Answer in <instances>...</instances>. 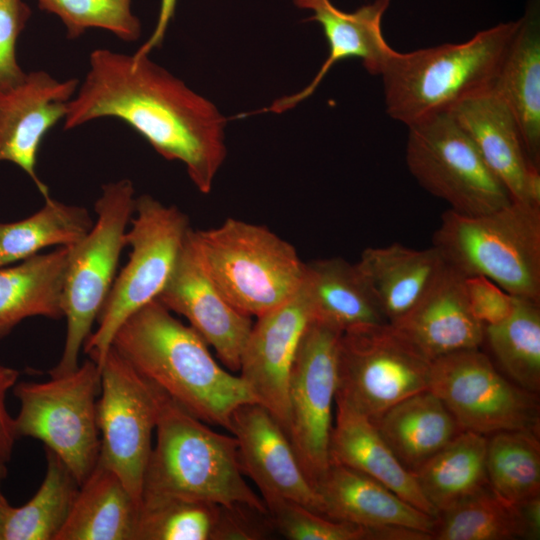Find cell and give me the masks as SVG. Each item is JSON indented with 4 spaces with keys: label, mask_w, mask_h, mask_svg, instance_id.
<instances>
[{
    "label": "cell",
    "mask_w": 540,
    "mask_h": 540,
    "mask_svg": "<svg viewBox=\"0 0 540 540\" xmlns=\"http://www.w3.org/2000/svg\"><path fill=\"white\" fill-rule=\"evenodd\" d=\"M116 118L141 135L163 158L186 167L194 186L208 194L226 158V118L207 98L153 62L99 48L68 104L64 129Z\"/></svg>",
    "instance_id": "1"
},
{
    "label": "cell",
    "mask_w": 540,
    "mask_h": 540,
    "mask_svg": "<svg viewBox=\"0 0 540 540\" xmlns=\"http://www.w3.org/2000/svg\"><path fill=\"white\" fill-rule=\"evenodd\" d=\"M11 506L0 489V540H4L5 524Z\"/></svg>",
    "instance_id": "45"
},
{
    "label": "cell",
    "mask_w": 540,
    "mask_h": 540,
    "mask_svg": "<svg viewBox=\"0 0 540 540\" xmlns=\"http://www.w3.org/2000/svg\"><path fill=\"white\" fill-rule=\"evenodd\" d=\"M484 341L505 374L532 392L540 389V302L516 297L511 315L484 327Z\"/></svg>",
    "instance_id": "33"
},
{
    "label": "cell",
    "mask_w": 540,
    "mask_h": 540,
    "mask_svg": "<svg viewBox=\"0 0 540 540\" xmlns=\"http://www.w3.org/2000/svg\"><path fill=\"white\" fill-rule=\"evenodd\" d=\"M188 236L157 300L171 312L185 317L215 350L226 369L238 371L252 318L234 308L216 288L201 266Z\"/></svg>",
    "instance_id": "18"
},
{
    "label": "cell",
    "mask_w": 540,
    "mask_h": 540,
    "mask_svg": "<svg viewBox=\"0 0 540 540\" xmlns=\"http://www.w3.org/2000/svg\"><path fill=\"white\" fill-rule=\"evenodd\" d=\"M275 530L289 540H370L367 528L331 519L285 498L263 500Z\"/></svg>",
    "instance_id": "38"
},
{
    "label": "cell",
    "mask_w": 540,
    "mask_h": 540,
    "mask_svg": "<svg viewBox=\"0 0 540 540\" xmlns=\"http://www.w3.org/2000/svg\"><path fill=\"white\" fill-rule=\"evenodd\" d=\"M100 369L91 359L65 375L44 382L18 381L14 417L17 437L44 443L70 469L81 485L100 457L97 399Z\"/></svg>",
    "instance_id": "9"
},
{
    "label": "cell",
    "mask_w": 540,
    "mask_h": 540,
    "mask_svg": "<svg viewBox=\"0 0 540 540\" xmlns=\"http://www.w3.org/2000/svg\"><path fill=\"white\" fill-rule=\"evenodd\" d=\"M341 334L340 330L313 320L300 341L290 374L288 437L314 489L330 465Z\"/></svg>",
    "instance_id": "14"
},
{
    "label": "cell",
    "mask_w": 540,
    "mask_h": 540,
    "mask_svg": "<svg viewBox=\"0 0 540 540\" xmlns=\"http://www.w3.org/2000/svg\"><path fill=\"white\" fill-rule=\"evenodd\" d=\"M139 506L116 473L98 460L56 540H135Z\"/></svg>",
    "instance_id": "28"
},
{
    "label": "cell",
    "mask_w": 540,
    "mask_h": 540,
    "mask_svg": "<svg viewBox=\"0 0 540 540\" xmlns=\"http://www.w3.org/2000/svg\"><path fill=\"white\" fill-rule=\"evenodd\" d=\"M99 369V460L116 473L140 505L162 390L112 346Z\"/></svg>",
    "instance_id": "12"
},
{
    "label": "cell",
    "mask_w": 540,
    "mask_h": 540,
    "mask_svg": "<svg viewBox=\"0 0 540 540\" xmlns=\"http://www.w3.org/2000/svg\"><path fill=\"white\" fill-rule=\"evenodd\" d=\"M176 4L177 0H161L156 26L148 40L134 53L135 55H149L152 49L162 44L169 23L174 17Z\"/></svg>",
    "instance_id": "43"
},
{
    "label": "cell",
    "mask_w": 540,
    "mask_h": 540,
    "mask_svg": "<svg viewBox=\"0 0 540 540\" xmlns=\"http://www.w3.org/2000/svg\"><path fill=\"white\" fill-rule=\"evenodd\" d=\"M465 291L473 316L485 327L507 319L514 310L513 296L484 276H465Z\"/></svg>",
    "instance_id": "41"
},
{
    "label": "cell",
    "mask_w": 540,
    "mask_h": 540,
    "mask_svg": "<svg viewBox=\"0 0 540 540\" xmlns=\"http://www.w3.org/2000/svg\"><path fill=\"white\" fill-rule=\"evenodd\" d=\"M486 469L489 485L504 499L519 504L540 496L539 434L501 431L487 438Z\"/></svg>",
    "instance_id": "34"
},
{
    "label": "cell",
    "mask_w": 540,
    "mask_h": 540,
    "mask_svg": "<svg viewBox=\"0 0 540 540\" xmlns=\"http://www.w3.org/2000/svg\"><path fill=\"white\" fill-rule=\"evenodd\" d=\"M38 7L56 15L65 26L69 39H76L88 29L111 32L123 41H136L141 23L132 12V0H37Z\"/></svg>",
    "instance_id": "37"
},
{
    "label": "cell",
    "mask_w": 540,
    "mask_h": 540,
    "mask_svg": "<svg viewBox=\"0 0 540 540\" xmlns=\"http://www.w3.org/2000/svg\"><path fill=\"white\" fill-rule=\"evenodd\" d=\"M135 203L131 180L103 185L94 205L93 227L71 246L62 293L65 343L59 362L49 371L50 376L69 374L79 367L80 352L114 283Z\"/></svg>",
    "instance_id": "7"
},
{
    "label": "cell",
    "mask_w": 540,
    "mask_h": 540,
    "mask_svg": "<svg viewBox=\"0 0 540 540\" xmlns=\"http://www.w3.org/2000/svg\"><path fill=\"white\" fill-rule=\"evenodd\" d=\"M219 511L208 501L142 495L135 540H213Z\"/></svg>",
    "instance_id": "36"
},
{
    "label": "cell",
    "mask_w": 540,
    "mask_h": 540,
    "mask_svg": "<svg viewBox=\"0 0 540 540\" xmlns=\"http://www.w3.org/2000/svg\"><path fill=\"white\" fill-rule=\"evenodd\" d=\"M277 533L268 511L243 503L220 505L213 540H264Z\"/></svg>",
    "instance_id": "40"
},
{
    "label": "cell",
    "mask_w": 540,
    "mask_h": 540,
    "mask_svg": "<svg viewBox=\"0 0 540 540\" xmlns=\"http://www.w3.org/2000/svg\"><path fill=\"white\" fill-rule=\"evenodd\" d=\"M526 530V539L540 538V496L518 504Z\"/></svg>",
    "instance_id": "44"
},
{
    "label": "cell",
    "mask_w": 540,
    "mask_h": 540,
    "mask_svg": "<svg viewBox=\"0 0 540 540\" xmlns=\"http://www.w3.org/2000/svg\"><path fill=\"white\" fill-rule=\"evenodd\" d=\"M155 432L142 495H173L224 506L243 503L268 511L244 478L232 434L214 431L163 391Z\"/></svg>",
    "instance_id": "4"
},
{
    "label": "cell",
    "mask_w": 540,
    "mask_h": 540,
    "mask_svg": "<svg viewBox=\"0 0 540 540\" xmlns=\"http://www.w3.org/2000/svg\"><path fill=\"white\" fill-rule=\"evenodd\" d=\"M19 371L0 363V460L8 463L12 457L16 439L14 417L6 406L8 391L18 382Z\"/></svg>",
    "instance_id": "42"
},
{
    "label": "cell",
    "mask_w": 540,
    "mask_h": 540,
    "mask_svg": "<svg viewBox=\"0 0 540 540\" xmlns=\"http://www.w3.org/2000/svg\"><path fill=\"white\" fill-rule=\"evenodd\" d=\"M429 390L462 430L487 437L501 431L539 434V398L500 374L480 348L432 361Z\"/></svg>",
    "instance_id": "13"
},
{
    "label": "cell",
    "mask_w": 540,
    "mask_h": 540,
    "mask_svg": "<svg viewBox=\"0 0 540 540\" xmlns=\"http://www.w3.org/2000/svg\"><path fill=\"white\" fill-rule=\"evenodd\" d=\"M405 158L418 183L455 212L480 215L513 201L449 111L408 126Z\"/></svg>",
    "instance_id": "11"
},
{
    "label": "cell",
    "mask_w": 540,
    "mask_h": 540,
    "mask_svg": "<svg viewBox=\"0 0 540 540\" xmlns=\"http://www.w3.org/2000/svg\"><path fill=\"white\" fill-rule=\"evenodd\" d=\"M79 86L77 79L58 81L45 71L26 73L13 89L0 94V162L21 168L43 197L48 187L37 174L40 145L59 120Z\"/></svg>",
    "instance_id": "17"
},
{
    "label": "cell",
    "mask_w": 540,
    "mask_h": 540,
    "mask_svg": "<svg viewBox=\"0 0 540 540\" xmlns=\"http://www.w3.org/2000/svg\"><path fill=\"white\" fill-rule=\"evenodd\" d=\"M303 284L316 321L341 332L388 323L356 265L342 258L305 263Z\"/></svg>",
    "instance_id": "29"
},
{
    "label": "cell",
    "mask_w": 540,
    "mask_h": 540,
    "mask_svg": "<svg viewBox=\"0 0 540 540\" xmlns=\"http://www.w3.org/2000/svg\"><path fill=\"white\" fill-rule=\"evenodd\" d=\"M44 450L47 467L43 481L27 503L11 506L4 540H56L70 515L80 484L54 452Z\"/></svg>",
    "instance_id": "32"
},
{
    "label": "cell",
    "mask_w": 540,
    "mask_h": 540,
    "mask_svg": "<svg viewBox=\"0 0 540 540\" xmlns=\"http://www.w3.org/2000/svg\"><path fill=\"white\" fill-rule=\"evenodd\" d=\"M30 16L25 1L0 0V94L19 85L26 76L18 63L16 46Z\"/></svg>",
    "instance_id": "39"
},
{
    "label": "cell",
    "mask_w": 540,
    "mask_h": 540,
    "mask_svg": "<svg viewBox=\"0 0 540 540\" xmlns=\"http://www.w3.org/2000/svg\"><path fill=\"white\" fill-rule=\"evenodd\" d=\"M491 88L514 114L529 159L540 164L539 1L530 0L504 53Z\"/></svg>",
    "instance_id": "25"
},
{
    "label": "cell",
    "mask_w": 540,
    "mask_h": 540,
    "mask_svg": "<svg viewBox=\"0 0 540 540\" xmlns=\"http://www.w3.org/2000/svg\"><path fill=\"white\" fill-rule=\"evenodd\" d=\"M486 449V436L463 430L413 472L438 516L489 486Z\"/></svg>",
    "instance_id": "30"
},
{
    "label": "cell",
    "mask_w": 540,
    "mask_h": 540,
    "mask_svg": "<svg viewBox=\"0 0 540 540\" xmlns=\"http://www.w3.org/2000/svg\"><path fill=\"white\" fill-rule=\"evenodd\" d=\"M323 514L367 529L402 526L434 535L437 518L411 505L375 479L330 464L315 485Z\"/></svg>",
    "instance_id": "22"
},
{
    "label": "cell",
    "mask_w": 540,
    "mask_h": 540,
    "mask_svg": "<svg viewBox=\"0 0 540 540\" xmlns=\"http://www.w3.org/2000/svg\"><path fill=\"white\" fill-rule=\"evenodd\" d=\"M385 320L394 324L424 296L446 263L435 247H368L355 263Z\"/></svg>",
    "instance_id": "24"
},
{
    "label": "cell",
    "mask_w": 540,
    "mask_h": 540,
    "mask_svg": "<svg viewBox=\"0 0 540 540\" xmlns=\"http://www.w3.org/2000/svg\"><path fill=\"white\" fill-rule=\"evenodd\" d=\"M464 279L446 264L420 301L392 324L431 361L484 342V326L471 312Z\"/></svg>",
    "instance_id": "21"
},
{
    "label": "cell",
    "mask_w": 540,
    "mask_h": 540,
    "mask_svg": "<svg viewBox=\"0 0 540 540\" xmlns=\"http://www.w3.org/2000/svg\"><path fill=\"white\" fill-rule=\"evenodd\" d=\"M204 271L239 312L258 317L301 287L305 263L295 247L265 226L228 218L220 226L189 232Z\"/></svg>",
    "instance_id": "5"
},
{
    "label": "cell",
    "mask_w": 540,
    "mask_h": 540,
    "mask_svg": "<svg viewBox=\"0 0 540 540\" xmlns=\"http://www.w3.org/2000/svg\"><path fill=\"white\" fill-rule=\"evenodd\" d=\"M372 422L411 473L463 431L429 389L403 399Z\"/></svg>",
    "instance_id": "27"
},
{
    "label": "cell",
    "mask_w": 540,
    "mask_h": 540,
    "mask_svg": "<svg viewBox=\"0 0 540 540\" xmlns=\"http://www.w3.org/2000/svg\"><path fill=\"white\" fill-rule=\"evenodd\" d=\"M433 247L462 275L484 276L513 296L540 302V207L511 201L480 215L449 209Z\"/></svg>",
    "instance_id": "6"
},
{
    "label": "cell",
    "mask_w": 540,
    "mask_h": 540,
    "mask_svg": "<svg viewBox=\"0 0 540 540\" xmlns=\"http://www.w3.org/2000/svg\"><path fill=\"white\" fill-rule=\"evenodd\" d=\"M6 464L5 462L1 461L0 460V489H1V485H2V482L4 481V479L6 478L7 476V467H6Z\"/></svg>",
    "instance_id": "46"
},
{
    "label": "cell",
    "mask_w": 540,
    "mask_h": 540,
    "mask_svg": "<svg viewBox=\"0 0 540 540\" xmlns=\"http://www.w3.org/2000/svg\"><path fill=\"white\" fill-rule=\"evenodd\" d=\"M27 218L0 222V268L21 262L50 246H72L93 227L89 211L50 196Z\"/></svg>",
    "instance_id": "31"
},
{
    "label": "cell",
    "mask_w": 540,
    "mask_h": 540,
    "mask_svg": "<svg viewBox=\"0 0 540 540\" xmlns=\"http://www.w3.org/2000/svg\"><path fill=\"white\" fill-rule=\"evenodd\" d=\"M300 8L313 11L308 20L318 22L329 46V55L313 80L301 91L274 101L257 113H282L311 96L324 76L337 62L356 57L364 68L379 76L388 57L394 51L386 42L381 23L390 0H373L353 12H344L330 0H293Z\"/></svg>",
    "instance_id": "20"
},
{
    "label": "cell",
    "mask_w": 540,
    "mask_h": 540,
    "mask_svg": "<svg viewBox=\"0 0 540 540\" xmlns=\"http://www.w3.org/2000/svg\"><path fill=\"white\" fill-rule=\"evenodd\" d=\"M433 539H526V530L518 504L504 499L489 485L439 514Z\"/></svg>",
    "instance_id": "35"
},
{
    "label": "cell",
    "mask_w": 540,
    "mask_h": 540,
    "mask_svg": "<svg viewBox=\"0 0 540 540\" xmlns=\"http://www.w3.org/2000/svg\"><path fill=\"white\" fill-rule=\"evenodd\" d=\"M111 346L142 376L208 425L230 427L233 411L255 402L240 376L223 368L209 345L157 299L132 314Z\"/></svg>",
    "instance_id": "2"
},
{
    "label": "cell",
    "mask_w": 540,
    "mask_h": 540,
    "mask_svg": "<svg viewBox=\"0 0 540 540\" xmlns=\"http://www.w3.org/2000/svg\"><path fill=\"white\" fill-rule=\"evenodd\" d=\"M336 415L329 442L330 464L342 465L380 482L423 512L438 517L422 493L413 473L396 458L374 423L342 401L335 400Z\"/></svg>",
    "instance_id": "23"
},
{
    "label": "cell",
    "mask_w": 540,
    "mask_h": 540,
    "mask_svg": "<svg viewBox=\"0 0 540 540\" xmlns=\"http://www.w3.org/2000/svg\"><path fill=\"white\" fill-rule=\"evenodd\" d=\"M240 357V378L288 435V388L300 341L314 320L304 284L288 300L256 317Z\"/></svg>",
    "instance_id": "15"
},
{
    "label": "cell",
    "mask_w": 540,
    "mask_h": 540,
    "mask_svg": "<svg viewBox=\"0 0 540 540\" xmlns=\"http://www.w3.org/2000/svg\"><path fill=\"white\" fill-rule=\"evenodd\" d=\"M228 431L236 439L243 474L255 483L263 500L285 498L323 514L321 498L287 433L265 407L257 402L239 405Z\"/></svg>",
    "instance_id": "16"
},
{
    "label": "cell",
    "mask_w": 540,
    "mask_h": 540,
    "mask_svg": "<svg viewBox=\"0 0 540 540\" xmlns=\"http://www.w3.org/2000/svg\"><path fill=\"white\" fill-rule=\"evenodd\" d=\"M472 139L512 200L540 207V172L528 157L518 122L491 87L449 111Z\"/></svg>",
    "instance_id": "19"
},
{
    "label": "cell",
    "mask_w": 540,
    "mask_h": 540,
    "mask_svg": "<svg viewBox=\"0 0 540 540\" xmlns=\"http://www.w3.org/2000/svg\"><path fill=\"white\" fill-rule=\"evenodd\" d=\"M71 246L0 268V340L23 320L64 317L62 293Z\"/></svg>",
    "instance_id": "26"
},
{
    "label": "cell",
    "mask_w": 540,
    "mask_h": 540,
    "mask_svg": "<svg viewBox=\"0 0 540 540\" xmlns=\"http://www.w3.org/2000/svg\"><path fill=\"white\" fill-rule=\"evenodd\" d=\"M131 227L125 235L129 259L115 277L83 351L98 367L119 327L156 300L170 279L191 230L185 213L151 195L136 197Z\"/></svg>",
    "instance_id": "8"
},
{
    "label": "cell",
    "mask_w": 540,
    "mask_h": 540,
    "mask_svg": "<svg viewBox=\"0 0 540 540\" xmlns=\"http://www.w3.org/2000/svg\"><path fill=\"white\" fill-rule=\"evenodd\" d=\"M432 361L390 323L342 332L335 400L370 420L403 399L428 390Z\"/></svg>",
    "instance_id": "10"
},
{
    "label": "cell",
    "mask_w": 540,
    "mask_h": 540,
    "mask_svg": "<svg viewBox=\"0 0 540 540\" xmlns=\"http://www.w3.org/2000/svg\"><path fill=\"white\" fill-rule=\"evenodd\" d=\"M517 27L509 21L462 43L394 50L379 75L387 114L408 127L490 88Z\"/></svg>",
    "instance_id": "3"
}]
</instances>
